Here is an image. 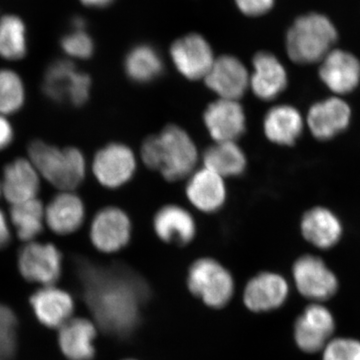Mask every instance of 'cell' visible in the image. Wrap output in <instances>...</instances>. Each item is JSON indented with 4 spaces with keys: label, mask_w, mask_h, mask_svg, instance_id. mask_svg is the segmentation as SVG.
<instances>
[{
    "label": "cell",
    "mask_w": 360,
    "mask_h": 360,
    "mask_svg": "<svg viewBox=\"0 0 360 360\" xmlns=\"http://www.w3.org/2000/svg\"><path fill=\"white\" fill-rule=\"evenodd\" d=\"M77 274L87 307L99 328L113 336H127L136 328L148 297L143 279L123 267L77 262Z\"/></svg>",
    "instance_id": "6da1fadb"
},
{
    "label": "cell",
    "mask_w": 360,
    "mask_h": 360,
    "mask_svg": "<svg viewBox=\"0 0 360 360\" xmlns=\"http://www.w3.org/2000/svg\"><path fill=\"white\" fill-rule=\"evenodd\" d=\"M338 32L331 21L319 13L300 16L286 37V51L293 63H319L333 51Z\"/></svg>",
    "instance_id": "7a4b0ae2"
},
{
    "label": "cell",
    "mask_w": 360,
    "mask_h": 360,
    "mask_svg": "<svg viewBox=\"0 0 360 360\" xmlns=\"http://www.w3.org/2000/svg\"><path fill=\"white\" fill-rule=\"evenodd\" d=\"M28 155L37 172L61 191L77 188L86 175V160L79 149L58 148L34 141L28 146Z\"/></svg>",
    "instance_id": "3957f363"
},
{
    "label": "cell",
    "mask_w": 360,
    "mask_h": 360,
    "mask_svg": "<svg viewBox=\"0 0 360 360\" xmlns=\"http://www.w3.org/2000/svg\"><path fill=\"white\" fill-rule=\"evenodd\" d=\"M158 136L160 168L163 179L179 181L195 172L198 162V149L193 137L179 125L170 124Z\"/></svg>",
    "instance_id": "277c9868"
},
{
    "label": "cell",
    "mask_w": 360,
    "mask_h": 360,
    "mask_svg": "<svg viewBox=\"0 0 360 360\" xmlns=\"http://www.w3.org/2000/svg\"><path fill=\"white\" fill-rule=\"evenodd\" d=\"M187 286L193 295L212 309H221L229 304L236 290L231 272L210 257L200 258L191 265Z\"/></svg>",
    "instance_id": "5b68a950"
},
{
    "label": "cell",
    "mask_w": 360,
    "mask_h": 360,
    "mask_svg": "<svg viewBox=\"0 0 360 360\" xmlns=\"http://www.w3.org/2000/svg\"><path fill=\"white\" fill-rule=\"evenodd\" d=\"M41 87L45 96L54 103L80 108L89 101L91 78L77 70L71 61L59 59L47 68Z\"/></svg>",
    "instance_id": "8992f818"
},
{
    "label": "cell",
    "mask_w": 360,
    "mask_h": 360,
    "mask_svg": "<svg viewBox=\"0 0 360 360\" xmlns=\"http://www.w3.org/2000/svg\"><path fill=\"white\" fill-rule=\"evenodd\" d=\"M137 169L134 151L120 142H111L99 149L92 160V172L101 186L118 189L134 179Z\"/></svg>",
    "instance_id": "52a82bcc"
},
{
    "label": "cell",
    "mask_w": 360,
    "mask_h": 360,
    "mask_svg": "<svg viewBox=\"0 0 360 360\" xmlns=\"http://www.w3.org/2000/svg\"><path fill=\"white\" fill-rule=\"evenodd\" d=\"M18 267L30 283L53 285L63 274V255L51 243L30 241L18 252Z\"/></svg>",
    "instance_id": "ba28073f"
},
{
    "label": "cell",
    "mask_w": 360,
    "mask_h": 360,
    "mask_svg": "<svg viewBox=\"0 0 360 360\" xmlns=\"http://www.w3.org/2000/svg\"><path fill=\"white\" fill-rule=\"evenodd\" d=\"M132 234L129 215L117 206H106L94 215L89 238L97 250L115 253L129 245Z\"/></svg>",
    "instance_id": "9c48e42d"
},
{
    "label": "cell",
    "mask_w": 360,
    "mask_h": 360,
    "mask_svg": "<svg viewBox=\"0 0 360 360\" xmlns=\"http://www.w3.org/2000/svg\"><path fill=\"white\" fill-rule=\"evenodd\" d=\"M293 279L300 295L315 302L333 297L338 290L335 274L326 266L321 258L302 255L292 269Z\"/></svg>",
    "instance_id": "30bf717a"
},
{
    "label": "cell",
    "mask_w": 360,
    "mask_h": 360,
    "mask_svg": "<svg viewBox=\"0 0 360 360\" xmlns=\"http://www.w3.org/2000/svg\"><path fill=\"white\" fill-rule=\"evenodd\" d=\"M170 58L180 75L188 80L205 79L215 61L207 40L196 33L175 40Z\"/></svg>",
    "instance_id": "8fae6325"
},
{
    "label": "cell",
    "mask_w": 360,
    "mask_h": 360,
    "mask_svg": "<svg viewBox=\"0 0 360 360\" xmlns=\"http://www.w3.org/2000/svg\"><path fill=\"white\" fill-rule=\"evenodd\" d=\"M335 317L326 307L310 304L296 319L295 338L296 345L307 354L323 350L335 333Z\"/></svg>",
    "instance_id": "7c38bea8"
},
{
    "label": "cell",
    "mask_w": 360,
    "mask_h": 360,
    "mask_svg": "<svg viewBox=\"0 0 360 360\" xmlns=\"http://www.w3.org/2000/svg\"><path fill=\"white\" fill-rule=\"evenodd\" d=\"M205 129L214 142L236 141L246 130V115L238 101L219 98L203 113Z\"/></svg>",
    "instance_id": "4fadbf2b"
},
{
    "label": "cell",
    "mask_w": 360,
    "mask_h": 360,
    "mask_svg": "<svg viewBox=\"0 0 360 360\" xmlns=\"http://www.w3.org/2000/svg\"><path fill=\"white\" fill-rule=\"evenodd\" d=\"M250 75L245 65L232 56H222L215 59L205 82L207 89L219 98L238 101L250 89Z\"/></svg>",
    "instance_id": "5bb4252c"
},
{
    "label": "cell",
    "mask_w": 360,
    "mask_h": 360,
    "mask_svg": "<svg viewBox=\"0 0 360 360\" xmlns=\"http://www.w3.org/2000/svg\"><path fill=\"white\" fill-rule=\"evenodd\" d=\"M352 108L338 96L329 97L310 106L307 116L309 131L319 141H329L349 127Z\"/></svg>",
    "instance_id": "9a60e30c"
},
{
    "label": "cell",
    "mask_w": 360,
    "mask_h": 360,
    "mask_svg": "<svg viewBox=\"0 0 360 360\" xmlns=\"http://www.w3.org/2000/svg\"><path fill=\"white\" fill-rule=\"evenodd\" d=\"M319 77L336 96L350 94L360 82V61L349 52L335 49L321 61Z\"/></svg>",
    "instance_id": "2e32d148"
},
{
    "label": "cell",
    "mask_w": 360,
    "mask_h": 360,
    "mask_svg": "<svg viewBox=\"0 0 360 360\" xmlns=\"http://www.w3.org/2000/svg\"><path fill=\"white\" fill-rule=\"evenodd\" d=\"M186 194L187 200L196 210L214 213L224 207L227 189L224 177L203 167L189 176Z\"/></svg>",
    "instance_id": "e0dca14e"
},
{
    "label": "cell",
    "mask_w": 360,
    "mask_h": 360,
    "mask_svg": "<svg viewBox=\"0 0 360 360\" xmlns=\"http://www.w3.org/2000/svg\"><path fill=\"white\" fill-rule=\"evenodd\" d=\"M288 292V284L281 274L262 272L246 284L243 302L251 311H270L278 309L286 302Z\"/></svg>",
    "instance_id": "ac0fdd59"
},
{
    "label": "cell",
    "mask_w": 360,
    "mask_h": 360,
    "mask_svg": "<svg viewBox=\"0 0 360 360\" xmlns=\"http://www.w3.org/2000/svg\"><path fill=\"white\" fill-rule=\"evenodd\" d=\"M252 66L250 89L258 98L264 101H274L288 87V72L274 54L258 52L253 58Z\"/></svg>",
    "instance_id": "d6986e66"
},
{
    "label": "cell",
    "mask_w": 360,
    "mask_h": 360,
    "mask_svg": "<svg viewBox=\"0 0 360 360\" xmlns=\"http://www.w3.org/2000/svg\"><path fill=\"white\" fill-rule=\"evenodd\" d=\"M30 305L37 321L49 328H60L75 311V302L68 291L44 286L30 296Z\"/></svg>",
    "instance_id": "ffe728a7"
},
{
    "label": "cell",
    "mask_w": 360,
    "mask_h": 360,
    "mask_svg": "<svg viewBox=\"0 0 360 360\" xmlns=\"http://www.w3.org/2000/svg\"><path fill=\"white\" fill-rule=\"evenodd\" d=\"M153 224L158 238L170 245H188L198 231L191 213L177 205L160 207L153 217Z\"/></svg>",
    "instance_id": "44dd1931"
},
{
    "label": "cell",
    "mask_w": 360,
    "mask_h": 360,
    "mask_svg": "<svg viewBox=\"0 0 360 360\" xmlns=\"http://www.w3.org/2000/svg\"><path fill=\"white\" fill-rule=\"evenodd\" d=\"M97 328L87 319H70L58 331V345L70 360H91L96 355Z\"/></svg>",
    "instance_id": "7402d4cb"
},
{
    "label": "cell",
    "mask_w": 360,
    "mask_h": 360,
    "mask_svg": "<svg viewBox=\"0 0 360 360\" xmlns=\"http://www.w3.org/2000/svg\"><path fill=\"white\" fill-rule=\"evenodd\" d=\"M300 229L305 240L321 250H329L338 245L343 232L338 215L321 206L311 208L303 214Z\"/></svg>",
    "instance_id": "603a6c76"
},
{
    "label": "cell",
    "mask_w": 360,
    "mask_h": 360,
    "mask_svg": "<svg viewBox=\"0 0 360 360\" xmlns=\"http://www.w3.org/2000/svg\"><path fill=\"white\" fill-rule=\"evenodd\" d=\"M84 219V200L72 191H63L54 196L45 210L49 229L60 236L75 233L82 226Z\"/></svg>",
    "instance_id": "cb8c5ba5"
},
{
    "label": "cell",
    "mask_w": 360,
    "mask_h": 360,
    "mask_svg": "<svg viewBox=\"0 0 360 360\" xmlns=\"http://www.w3.org/2000/svg\"><path fill=\"white\" fill-rule=\"evenodd\" d=\"M39 188V172L30 161L18 158L4 168L2 189L11 205L35 200Z\"/></svg>",
    "instance_id": "d4e9b609"
},
{
    "label": "cell",
    "mask_w": 360,
    "mask_h": 360,
    "mask_svg": "<svg viewBox=\"0 0 360 360\" xmlns=\"http://www.w3.org/2000/svg\"><path fill=\"white\" fill-rule=\"evenodd\" d=\"M304 129V120L295 106L281 104L267 111L264 120L265 136L277 146L295 144Z\"/></svg>",
    "instance_id": "484cf974"
},
{
    "label": "cell",
    "mask_w": 360,
    "mask_h": 360,
    "mask_svg": "<svg viewBox=\"0 0 360 360\" xmlns=\"http://www.w3.org/2000/svg\"><path fill=\"white\" fill-rule=\"evenodd\" d=\"M205 167L226 177H238L245 174L248 158L236 141L214 142L202 155Z\"/></svg>",
    "instance_id": "4316f807"
},
{
    "label": "cell",
    "mask_w": 360,
    "mask_h": 360,
    "mask_svg": "<svg viewBox=\"0 0 360 360\" xmlns=\"http://www.w3.org/2000/svg\"><path fill=\"white\" fill-rule=\"evenodd\" d=\"M124 71L131 82L148 84L158 79L165 71L160 52L148 44H139L130 49L124 60Z\"/></svg>",
    "instance_id": "83f0119b"
},
{
    "label": "cell",
    "mask_w": 360,
    "mask_h": 360,
    "mask_svg": "<svg viewBox=\"0 0 360 360\" xmlns=\"http://www.w3.org/2000/svg\"><path fill=\"white\" fill-rule=\"evenodd\" d=\"M44 217V205L37 198L14 205L11 210V221L23 241H32L41 233Z\"/></svg>",
    "instance_id": "f1b7e54d"
},
{
    "label": "cell",
    "mask_w": 360,
    "mask_h": 360,
    "mask_svg": "<svg viewBox=\"0 0 360 360\" xmlns=\"http://www.w3.org/2000/svg\"><path fill=\"white\" fill-rule=\"evenodd\" d=\"M27 51L26 30L16 15H4L0 20V56L8 60L25 58Z\"/></svg>",
    "instance_id": "f546056e"
},
{
    "label": "cell",
    "mask_w": 360,
    "mask_h": 360,
    "mask_svg": "<svg viewBox=\"0 0 360 360\" xmlns=\"http://www.w3.org/2000/svg\"><path fill=\"white\" fill-rule=\"evenodd\" d=\"M25 89L18 73L9 70H0V113L11 115L22 108Z\"/></svg>",
    "instance_id": "4dcf8cb0"
},
{
    "label": "cell",
    "mask_w": 360,
    "mask_h": 360,
    "mask_svg": "<svg viewBox=\"0 0 360 360\" xmlns=\"http://www.w3.org/2000/svg\"><path fill=\"white\" fill-rule=\"evenodd\" d=\"M18 321L11 307L0 303V360H13L18 347Z\"/></svg>",
    "instance_id": "1f68e13d"
},
{
    "label": "cell",
    "mask_w": 360,
    "mask_h": 360,
    "mask_svg": "<svg viewBox=\"0 0 360 360\" xmlns=\"http://www.w3.org/2000/svg\"><path fill=\"white\" fill-rule=\"evenodd\" d=\"M61 49L71 58L89 59L94 54V44L84 30H77L61 39Z\"/></svg>",
    "instance_id": "d6a6232c"
},
{
    "label": "cell",
    "mask_w": 360,
    "mask_h": 360,
    "mask_svg": "<svg viewBox=\"0 0 360 360\" xmlns=\"http://www.w3.org/2000/svg\"><path fill=\"white\" fill-rule=\"evenodd\" d=\"M322 352V360H360V341L335 338L329 341Z\"/></svg>",
    "instance_id": "836d02e7"
},
{
    "label": "cell",
    "mask_w": 360,
    "mask_h": 360,
    "mask_svg": "<svg viewBox=\"0 0 360 360\" xmlns=\"http://www.w3.org/2000/svg\"><path fill=\"white\" fill-rule=\"evenodd\" d=\"M239 11L248 16H260L274 6V0H236Z\"/></svg>",
    "instance_id": "e575fe53"
},
{
    "label": "cell",
    "mask_w": 360,
    "mask_h": 360,
    "mask_svg": "<svg viewBox=\"0 0 360 360\" xmlns=\"http://www.w3.org/2000/svg\"><path fill=\"white\" fill-rule=\"evenodd\" d=\"M14 132L11 123L6 118L0 115V150H4L11 146L13 141Z\"/></svg>",
    "instance_id": "d590c367"
},
{
    "label": "cell",
    "mask_w": 360,
    "mask_h": 360,
    "mask_svg": "<svg viewBox=\"0 0 360 360\" xmlns=\"http://www.w3.org/2000/svg\"><path fill=\"white\" fill-rule=\"evenodd\" d=\"M11 241V233L6 214L0 210V250L7 248Z\"/></svg>",
    "instance_id": "8d00e7d4"
},
{
    "label": "cell",
    "mask_w": 360,
    "mask_h": 360,
    "mask_svg": "<svg viewBox=\"0 0 360 360\" xmlns=\"http://www.w3.org/2000/svg\"><path fill=\"white\" fill-rule=\"evenodd\" d=\"M82 4L91 7H106L110 6L115 0H80Z\"/></svg>",
    "instance_id": "74e56055"
},
{
    "label": "cell",
    "mask_w": 360,
    "mask_h": 360,
    "mask_svg": "<svg viewBox=\"0 0 360 360\" xmlns=\"http://www.w3.org/2000/svg\"><path fill=\"white\" fill-rule=\"evenodd\" d=\"M127 360H134V359H127Z\"/></svg>",
    "instance_id": "f35d334b"
}]
</instances>
